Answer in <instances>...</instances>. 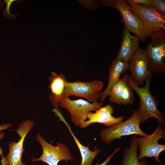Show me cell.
I'll use <instances>...</instances> for the list:
<instances>
[{"label":"cell","instance_id":"1","mask_svg":"<svg viewBox=\"0 0 165 165\" xmlns=\"http://www.w3.org/2000/svg\"><path fill=\"white\" fill-rule=\"evenodd\" d=\"M125 75L129 85L138 94L140 99V105L137 110L140 117L141 123L149 118H153L157 120L159 124L164 125V115L158 110L156 101L150 91V78L145 81V86L140 87L130 75L127 74Z\"/></svg>","mask_w":165,"mask_h":165},{"label":"cell","instance_id":"2","mask_svg":"<svg viewBox=\"0 0 165 165\" xmlns=\"http://www.w3.org/2000/svg\"><path fill=\"white\" fill-rule=\"evenodd\" d=\"M141 118L137 110H134L131 116L127 120L113 125L107 128L102 129L100 132V138L106 144H110L116 139L132 134L142 137L147 135L140 128Z\"/></svg>","mask_w":165,"mask_h":165},{"label":"cell","instance_id":"3","mask_svg":"<svg viewBox=\"0 0 165 165\" xmlns=\"http://www.w3.org/2000/svg\"><path fill=\"white\" fill-rule=\"evenodd\" d=\"M145 51L150 73L165 72V29L154 33Z\"/></svg>","mask_w":165,"mask_h":165},{"label":"cell","instance_id":"4","mask_svg":"<svg viewBox=\"0 0 165 165\" xmlns=\"http://www.w3.org/2000/svg\"><path fill=\"white\" fill-rule=\"evenodd\" d=\"M130 10L141 20L147 37L151 38L155 33L165 29V16L152 6L129 5Z\"/></svg>","mask_w":165,"mask_h":165},{"label":"cell","instance_id":"5","mask_svg":"<svg viewBox=\"0 0 165 165\" xmlns=\"http://www.w3.org/2000/svg\"><path fill=\"white\" fill-rule=\"evenodd\" d=\"M58 104L68 111L74 124L80 127L87 120L88 113L95 111L102 107L103 103L98 102L91 103L81 98L72 100L69 97L63 96L59 99Z\"/></svg>","mask_w":165,"mask_h":165},{"label":"cell","instance_id":"6","mask_svg":"<svg viewBox=\"0 0 165 165\" xmlns=\"http://www.w3.org/2000/svg\"><path fill=\"white\" fill-rule=\"evenodd\" d=\"M165 138L164 125L159 124L151 134L137 138L138 147L139 148L138 159L140 160L145 157H154L155 161L160 163L161 161L159 156L160 153L165 150V145L159 144L158 141L160 139H165Z\"/></svg>","mask_w":165,"mask_h":165},{"label":"cell","instance_id":"7","mask_svg":"<svg viewBox=\"0 0 165 165\" xmlns=\"http://www.w3.org/2000/svg\"><path fill=\"white\" fill-rule=\"evenodd\" d=\"M36 138L42 147L43 152L38 158L31 156V162L42 161L48 165H58L59 162L62 160L67 162L74 159V157L72 156L69 149L65 144L57 142V146H53L48 143L39 133L37 134Z\"/></svg>","mask_w":165,"mask_h":165},{"label":"cell","instance_id":"8","mask_svg":"<svg viewBox=\"0 0 165 165\" xmlns=\"http://www.w3.org/2000/svg\"><path fill=\"white\" fill-rule=\"evenodd\" d=\"M104 84L100 80L67 81L63 96H75L84 98L91 103L97 102Z\"/></svg>","mask_w":165,"mask_h":165},{"label":"cell","instance_id":"9","mask_svg":"<svg viewBox=\"0 0 165 165\" xmlns=\"http://www.w3.org/2000/svg\"><path fill=\"white\" fill-rule=\"evenodd\" d=\"M34 124L33 121L26 120L22 122L16 130L20 138L17 142L12 141L8 144L9 152L5 158L9 165H25V163L21 160L22 156L24 151L23 143L25 137Z\"/></svg>","mask_w":165,"mask_h":165},{"label":"cell","instance_id":"10","mask_svg":"<svg viewBox=\"0 0 165 165\" xmlns=\"http://www.w3.org/2000/svg\"><path fill=\"white\" fill-rule=\"evenodd\" d=\"M115 3L116 9L121 14V22L124 24L125 28L138 36L141 42H144L147 37L141 20L131 11L129 5L125 0H115Z\"/></svg>","mask_w":165,"mask_h":165},{"label":"cell","instance_id":"11","mask_svg":"<svg viewBox=\"0 0 165 165\" xmlns=\"http://www.w3.org/2000/svg\"><path fill=\"white\" fill-rule=\"evenodd\" d=\"M131 76L134 82L138 86H141L152 74L149 68L148 61L145 50L139 48L131 58L129 62V69Z\"/></svg>","mask_w":165,"mask_h":165},{"label":"cell","instance_id":"12","mask_svg":"<svg viewBox=\"0 0 165 165\" xmlns=\"http://www.w3.org/2000/svg\"><path fill=\"white\" fill-rule=\"evenodd\" d=\"M89 112L86 120L83 122L79 127L84 128L92 123H98L102 124L108 127L122 122L124 119L123 116L117 118L112 115L114 112V107L112 105L108 104L101 107L95 111Z\"/></svg>","mask_w":165,"mask_h":165},{"label":"cell","instance_id":"13","mask_svg":"<svg viewBox=\"0 0 165 165\" xmlns=\"http://www.w3.org/2000/svg\"><path fill=\"white\" fill-rule=\"evenodd\" d=\"M139 37L131 35L129 31L124 27L122 30L120 46L116 59L129 62L131 57L139 48Z\"/></svg>","mask_w":165,"mask_h":165},{"label":"cell","instance_id":"14","mask_svg":"<svg viewBox=\"0 0 165 165\" xmlns=\"http://www.w3.org/2000/svg\"><path fill=\"white\" fill-rule=\"evenodd\" d=\"M129 69V62L116 58L112 61L109 67L108 86L100 94L99 99L101 102H104L112 87L120 80L121 75Z\"/></svg>","mask_w":165,"mask_h":165},{"label":"cell","instance_id":"15","mask_svg":"<svg viewBox=\"0 0 165 165\" xmlns=\"http://www.w3.org/2000/svg\"><path fill=\"white\" fill-rule=\"evenodd\" d=\"M49 79V87L51 91L49 99L54 107L58 109L59 100L63 96L67 81L64 74L61 73L58 74L54 72H51Z\"/></svg>","mask_w":165,"mask_h":165},{"label":"cell","instance_id":"16","mask_svg":"<svg viewBox=\"0 0 165 165\" xmlns=\"http://www.w3.org/2000/svg\"><path fill=\"white\" fill-rule=\"evenodd\" d=\"M53 111L56 115L59 117V120L63 122L66 126L69 132L73 138L81 155L82 161L80 165H91L95 158L100 152L101 149H97L92 151L89 149L88 146H86L82 145L75 136L68 123L60 112L56 109H53Z\"/></svg>","mask_w":165,"mask_h":165},{"label":"cell","instance_id":"17","mask_svg":"<svg viewBox=\"0 0 165 165\" xmlns=\"http://www.w3.org/2000/svg\"><path fill=\"white\" fill-rule=\"evenodd\" d=\"M137 137L133 136L132 138L129 148H126L123 152V157L122 160V165H147V160L142 159L139 161L137 156L138 145Z\"/></svg>","mask_w":165,"mask_h":165},{"label":"cell","instance_id":"18","mask_svg":"<svg viewBox=\"0 0 165 165\" xmlns=\"http://www.w3.org/2000/svg\"><path fill=\"white\" fill-rule=\"evenodd\" d=\"M127 80L125 75L112 88L108 96L111 103L121 105V98Z\"/></svg>","mask_w":165,"mask_h":165},{"label":"cell","instance_id":"19","mask_svg":"<svg viewBox=\"0 0 165 165\" xmlns=\"http://www.w3.org/2000/svg\"><path fill=\"white\" fill-rule=\"evenodd\" d=\"M134 98L133 90L127 81L121 96V105L125 106L129 104L133 105Z\"/></svg>","mask_w":165,"mask_h":165},{"label":"cell","instance_id":"20","mask_svg":"<svg viewBox=\"0 0 165 165\" xmlns=\"http://www.w3.org/2000/svg\"><path fill=\"white\" fill-rule=\"evenodd\" d=\"M3 1L6 3V6L3 12V16L6 17L8 20H14L17 16V13L15 15H12L10 12L9 9L12 3L15 2H16L20 3L23 1V0H4Z\"/></svg>","mask_w":165,"mask_h":165},{"label":"cell","instance_id":"21","mask_svg":"<svg viewBox=\"0 0 165 165\" xmlns=\"http://www.w3.org/2000/svg\"><path fill=\"white\" fill-rule=\"evenodd\" d=\"M151 6L165 16V0H152Z\"/></svg>","mask_w":165,"mask_h":165},{"label":"cell","instance_id":"22","mask_svg":"<svg viewBox=\"0 0 165 165\" xmlns=\"http://www.w3.org/2000/svg\"><path fill=\"white\" fill-rule=\"evenodd\" d=\"M77 1L80 3L84 8H87L93 10H95L98 7V4L96 0H78Z\"/></svg>","mask_w":165,"mask_h":165},{"label":"cell","instance_id":"23","mask_svg":"<svg viewBox=\"0 0 165 165\" xmlns=\"http://www.w3.org/2000/svg\"><path fill=\"white\" fill-rule=\"evenodd\" d=\"M125 2L130 5L138 4L151 6L152 0H126Z\"/></svg>","mask_w":165,"mask_h":165},{"label":"cell","instance_id":"24","mask_svg":"<svg viewBox=\"0 0 165 165\" xmlns=\"http://www.w3.org/2000/svg\"><path fill=\"white\" fill-rule=\"evenodd\" d=\"M97 1L98 4H100L116 9L115 0H98Z\"/></svg>","mask_w":165,"mask_h":165},{"label":"cell","instance_id":"25","mask_svg":"<svg viewBox=\"0 0 165 165\" xmlns=\"http://www.w3.org/2000/svg\"><path fill=\"white\" fill-rule=\"evenodd\" d=\"M120 150V149L119 147H117L113 152L107 157L104 162L101 164H99L98 162L95 165H106L108 163L109 161L112 157L117 152Z\"/></svg>","mask_w":165,"mask_h":165},{"label":"cell","instance_id":"26","mask_svg":"<svg viewBox=\"0 0 165 165\" xmlns=\"http://www.w3.org/2000/svg\"><path fill=\"white\" fill-rule=\"evenodd\" d=\"M12 126L11 124L9 123H6L2 124L0 125V131L2 130H5L7 129L8 127ZM4 136V134L3 132L0 134V139H2Z\"/></svg>","mask_w":165,"mask_h":165},{"label":"cell","instance_id":"27","mask_svg":"<svg viewBox=\"0 0 165 165\" xmlns=\"http://www.w3.org/2000/svg\"><path fill=\"white\" fill-rule=\"evenodd\" d=\"M3 151L0 146V155L2 157V159L1 160V163L2 165H8V163L5 159V158L2 155Z\"/></svg>","mask_w":165,"mask_h":165},{"label":"cell","instance_id":"28","mask_svg":"<svg viewBox=\"0 0 165 165\" xmlns=\"http://www.w3.org/2000/svg\"><path fill=\"white\" fill-rule=\"evenodd\" d=\"M5 4V2L3 1L0 0V8L2 9Z\"/></svg>","mask_w":165,"mask_h":165}]
</instances>
